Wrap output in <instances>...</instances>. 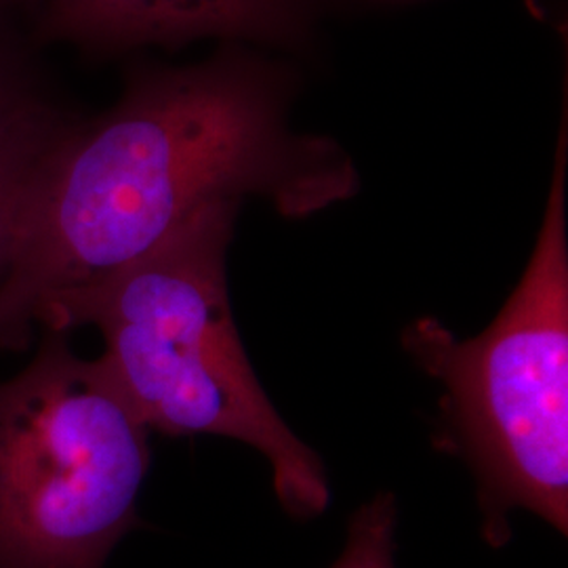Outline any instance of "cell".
I'll return each mask as SVG.
<instances>
[{
	"mask_svg": "<svg viewBox=\"0 0 568 568\" xmlns=\"http://www.w3.org/2000/svg\"><path fill=\"white\" fill-rule=\"evenodd\" d=\"M41 82L30 53L16 34L0 26V131L44 105Z\"/></svg>",
	"mask_w": 568,
	"mask_h": 568,
	"instance_id": "obj_8",
	"label": "cell"
},
{
	"mask_svg": "<svg viewBox=\"0 0 568 568\" xmlns=\"http://www.w3.org/2000/svg\"><path fill=\"white\" fill-rule=\"evenodd\" d=\"M396 497L379 493L356 509L349 520L344 551L333 568H396Z\"/></svg>",
	"mask_w": 568,
	"mask_h": 568,
	"instance_id": "obj_7",
	"label": "cell"
},
{
	"mask_svg": "<svg viewBox=\"0 0 568 568\" xmlns=\"http://www.w3.org/2000/svg\"><path fill=\"white\" fill-rule=\"evenodd\" d=\"M65 335L0 382V568H103L140 525L150 429Z\"/></svg>",
	"mask_w": 568,
	"mask_h": 568,
	"instance_id": "obj_4",
	"label": "cell"
},
{
	"mask_svg": "<svg viewBox=\"0 0 568 568\" xmlns=\"http://www.w3.org/2000/svg\"><path fill=\"white\" fill-rule=\"evenodd\" d=\"M26 2H41V0H0V11L7 7H18V4H26Z\"/></svg>",
	"mask_w": 568,
	"mask_h": 568,
	"instance_id": "obj_9",
	"label": "cell"
},
{
	"mask_svg": "<svg viewBox=\"0 0 568 568\" xmlns=\"http://www.w3.org/2000/svg\"><path fill=\"white\" fill-rule=\"evenodd\" d=\"M49 41L87 49L175 44L241 32L270 16L274 0H41Z\"/></svg>",
	"mask_w": 568,
	"mask_h": 568,
	"instance_id": "obj_5",
	"label": "cell"
},
{
	"mask_svg": "<svg viewBox=\"0 0 568 568\" xmlns=\"http://www.w3.org/2000/svg\"><path fill=\"white\" fill-rule=\"evenodd\" d=\"M344 154L288 135L257 89L217 68L133 82L100 121L70 122L42 166L0 276V349L70 333L91 297L217 201L304 217L356 192Z\"/></svg>",
	"mask_w": 568,
	"mask_h": 568,
	"instance_id": "obj_1",
	"label": "cell"
},
{
	"mask_svg": "<svg viewBox=\"0 0 568 568\" xmlns=\"http://www.w3.org/2000/svg\"><path fill=\"white\" fill-rule=\"evenodd\" d=\"M241 203L196 211L82 307L103 335V365L148 429L213 434L260 450L284 508L328 504L321 457L286 426L234 325L225 257Z\"/></svg>",
	"mask_w": 568,
	"mask_h": 568,
	"instance_id": "obj_2",
	"label": "cell"
},
{
	"mask_svg": "<svg viewBox=\"0 0 568 568\" xmlns=\"http://www.w3.org/2000/svg\"><path fill=\"white\" fill-rule=\"evenodd\" d=\"M405 344L447 389L448 419L478 480L488 544L508 541L511 509L532 511L567 535V119L539 239L497 318L464 342L424 318L406 331Z\"/></svg>",
	"mask_w": 568,
	"mask_h": 568,
	"instance_id": "obj_3",
	"label": "cell"
},
{
	"mask_svg": "<svg viewBox=\"0 0 568 568\" xmlns=\"http://www.w3.org/2000/svg\"><path fill=\"white\" fill-rule=\"evenodd\" d=\"M70 121L44 103L0 131V276L4 274L42 166Z\"/></svg>",
	"mask_w": 568,
	"mask_h": 568,
	"instance_id": "obj_6",
	"label": "cell"
}]
</instances>
